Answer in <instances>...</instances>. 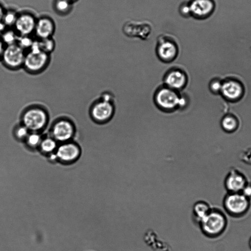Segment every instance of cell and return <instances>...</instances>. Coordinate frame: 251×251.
I'll return each instance as SVG.
<instances>
[{"label": "cell", "instance_id": "1", "mask_svg": "<svg viewBox=\"0 0 251 251\" xmlns=\"http://www.w3.org/2000/svg\"><path fill=\"white\" fill-rule=\"evenodd\" d=\"M112 94L104 91L100 98L94 102L90 108V116L93 120L99 125L109 122L115 113V106Z\"/></svg>", "mask_w": 251, "mask_h": 251}, {"label": "cell", "instance_id": "2", "mask_svg": "<svg viewBox=\"0 0 251 251\" xmlns=\"http://www.w3.org/2000/svg\"><path fill=\"white\" fill-rule=\"evenodd\" d=\"M180 45L177 38L169 33L159 35L155 47V54L162 62L169 63L175 60L180 54Z\"/></svg>", "mask_w": 251, "mask_h": 251}, {"label": "cell", "instance_id": "3", "mask_svg": "<svg viewBox=\"0 0 251 251\" xmlns=\"http://www.w3.org/2000/svg\"><path fill=\"white\" fill-rule=\"evenodd\" d=\"M199 224L205 236L213 238L220 236L224 232L227 226V219L221 210L211 208L208 214Z\"/></svg>", "mask_w": 251, "mask_h": 251}, {"label": "cell", "instance_id": "4", "mask_svg": "<svg viewBox=\"0 0 251 251\" xmlns=\"http://www.w3.org/2000/svg\"><path fill=\"white\" fill-rule=\"evenodd\" d=\"M180 98L179 92L164 85L157 88L153 96L155 105L159 109L166 112H173L178 109Z\"/></svg>", "mask_w": 251, "mask_h": 251}, {"label": "cell", "instance_id": "5", "mask_svg": "<svg viewBox=\"0 0 251 251\" xmlns=\"http://www.w3.org/2000/svg\"><path fill=\"white\" fill-rule=\"evenodd\" d=\"M48 114L40 107H32L26 110L22 116V124L30 131L39 132L47 125Z\"/></svg>", "mask_w": 251, "mask_h": 251}, {"label": "cell", "instance_id": "6", "mask_svg": "<svg viewBox=\"0 0 251 251\" xmlns=\"http://www.w3.org/2000/svg\"><path fill=\"white\" fill-rule=\"evenodd\" d=\"M223 206L230 215L239 217L245 215L250 207V200L241 193H228L223 201Z\"/></svg>", "mask_w": 251, "mask_h": 251}, {"label": "cell", "instance_id": "7", "mask_svg": "<svg viewBox=\"0 0 251 251\" xmlns=\"http://www.w3.org/2000/svg\"><path fill=\"white\" fill-rule=\"evenodd\" d=\"M50 54L41 50H28L25 52L23 67L31 73H38L48 65Z\"/></svg>", "mask_w": 251, "mask_h": 251}, {"label": "cell", "instance_id": "8", "mask_svg": "<svg viewBox=\"0 0 251 251\" xmlns=\"http://www.w3.org/2000/svg\"><path fill=\"white\" fill-rule=\"evenodd\" d=\"M75 132L74 124L67 119H60L52 125L50 135L58 143H62L72 141Z\"/></svg>", "mask_w": 251, "mask_h": 251}, {"label": "cell", "instance_id": "9", "mask_svg": "<svg viewBox=\"0 0 251 251\" xmlns=\"http://www.w3.org/2000/svg\"><path fill=\"white\" fill-rule=\"evenodd\" d=\"M25 52L17 44L6 46L1 59L7 67L18 69L23 67Z\"/></svg>", "mask_w": 251, "mask_h": 251}, {"label": "cell", "instance_id": "10", "mask_svg": "<svg viewBox=\"0 0 251 251\" xmlns=\"http://www.w3.org/2000/svg\"><path fill=\"white\" fill-rule=\"evenodd\" d=\"M162 82L164 85L180 92L186 87L188 82V77L182 70L173 67L165 73Z\"/></svg>", "mask_w": 251, "mask_h": 251}, {"label": "cell", "instance_id": "11", "mask_svg": "<svg viewBox=\"0 0 251 251\" xmlns=\"http://www.w3.org/2000/svg\"><path fill=\"white\" fill-rule=\"evenodd\" d=\"M188 3L190 16L196 19L207 18L214 12L215 8L214 0H189Z\"/></svg>", "mask_w": 251, "mask_h": 251}, {"label": "cell", "instance_id": "12", "mask_svg": "<svg viewBox=\"0 0 251 251\" xmlns=\"http://www.w3.org/2000/svg\"><path fill=\"white\" fill-rule=\"evenodd\" d=\"M55 153L57 159L61 162L70 163L79 158L81 150L78 145L70 141L59 144Z\"/></svg>", "mask_w": 251, "mask_h": 251}, {"label": "cell", "instance_id": "13", "mask_svg": "<svg viewBox=\"0 0 251 251\" xmlns=\"http://www.w3.org/2000/svg\"><path fill=\"white\" fill-rule=\"evenodd\" d=\"M248 182L245 175L239 170L233 168L227 174L224 185L228 193H240Z\"/></svg>", "mask_w": 251, "mask_h": 251}, {"label": "cell", "instance_id": "14", "mask_svg": "<svg viewBox=\"0 0 251 251\" xmlns=\"http://www.w3.org/2000/svg\"><path fill=\"white\" fill-rule=\"evenodd\" d=\"M37 20L29 13L18 14L14 25V30L19 36H30L34 33Z\"/></svg>", "mask_w": 251, "mask_h": 251}, {"label": "cell", "instance_id": "15", "mask_svg": "<svg viewBox=\"0 0 251 251\" xmlns=\"http://www.w3.org/2000/svg\"><path fill=\"white\" fill-rule=\"evenodd\" d=\"M53 20L48 17H42L37 19L34 33L38 39L52 37L55 31Z\"/></svg>", "mask_w": 251, "mask_h": 251}, {"label": "cell", "instance_id": "16", "mask_svg": "<svg viewBox=\"0 0 251 251\" xmlns=\"http://www.w3.org/2000/svg\"><path fill=\"white\" fill-rule=\"evenodd\" d=\"M221 92L227 100H235L242 96L243 89L242 85L235 80H228L222 84Z\"/></svg>", "mask_w": 251, "mask_h": 251}, {"label": "cell", "instance_id": "17", "mask_svg": "<svg viewBox=\"0 0 251 251\" xmlns=\"http://www.w3.org/2000/svg\"><path fill=\"white\" fill-rule=\"evenodd\" d=\"M58 143L51 136L43 137L38 149L43 153L49 155L55 152Z\"/></svg>", "mask_w": 251, "mask_h": 251}, {"label": "cell", "instance_id": "18", "mask_svg": "<svg viewBox=\"0 0 251 251\" xmlns=\"http://www.w3.org/2000/svg\"><path fill=\"white\" fill-rule=\"evenodd\" d=\"M211 208L204 201H199L193 206V214L196 221L199 223L210 211Z\"/></svg>", "mask_w": 251, "mask_h": 251}, {"label": "cell", "instance_id": "19", "mask_svg": "<svg viewBox=\"0 0 251 251\" xmlns=\"http://www.w3.org/2000/svg\"><path fill=\"white\" fill-rule=\"evenodd\" d=\"M0 35V39L5 46L16 44L19 37L14 29L9 28Z\"/></svg>", "mask_w": 251, "mask_h": 251}, {"label": "cell", "instance_id": "20", "mask_svg": "<svg viewBox=\"0 0 251 251\" xmlns=\"http://www.w3.org/2000/svg\"><path fill=\"white\" fill-rule=\"evenodd\" d=\"M43 137L39 132L30 131L24 142L31 149L39 148Z\"/></svg>", "mask_w": 251, "mask_h": 251}, {"label": "cell", "instance_id": "21", "mask_svg": "<svg viewBox=\"0 0 251 251\" xmlns=\"http://www.w3.org/2000/svg\"><path fill=\"white\" fill-rule=\"evenodd\" d=\"M54 7L57 13L64 15L71 10L72 2L68 0H55Z\"/></svg>", "mask_w": 251, "mask_h": 251}, {"label": "cell", "instance_id": "22", "mask_svg": "<svg viewBox=\"0 0 251 251\" xmlns=\"http://www.w3.org/2000/svg\"><path fill=\"white\" fill-rule=\"evenodd\" d=\"M18 16V13L14 10L9 9L5 10L2 19V22L7 27H12L16 23Z\"/></svg>", "mask_w": 251, "mask_h": 251}, {"label": "cell", "instance_id": "23", "mask_svg": "<svg viewBox=\"0 0 251 251\" xmlns=\"http://www.w3.org/2000/svg\"><path fill=\"white\" fill-rule=\"evenodd\" d=\"M38 40L42 51L50 54L54 50L55 43L52 37Z\"/></svg>", "mask_w": 251, "mask_h": 251}, {"label": "cell", "instance_id": "24", "mask_svg": "<svg viewBox=\"0 0 251 251\" xmlns=\"http://www.w3.org/2000/svg\"><path fill=\"white\" fill-rule=\"evenodd\" d=\"M222 126L224 130L228 132L235 130L238 126L236 119L232 116L225 117L222 121Z\"/></svg>", "mask_w": 251, "mask_h": 251}, {"label": "cell", "instance_id": "25", "mask_svg": "<svg viewBox=\"0 0 251 251\" xmlns=\"http://www.w3.org/2000/svg\"><path fill=\"white\" fill-rule=\"evenodd\" d=\"M30 132V131L21 123L14 128V136L18 141L24 142Z\"/></svg>", "mask_w": 251, "mask_h": 251}, {"label": "cell", "instance_id": "26", "mask_svg": "<svg viewBox=\"0 0 251 251\" xmlns=\"http://www.w3.org/2000/svg\"><path fill=\"white\" fill-rule=\"evenodd\" d=\"M33 41L34 40L30 36L19 35L16 44L25 51V50H29Z\"/></svg>", "mask_w": 251, "mask_h": 251}, {"label": "cell", "instance_id": "27", "mask_svg": "<svg viewBox=\"0 0 251 251\" xmlns=\"http://www.w3.org/2000/svg\"><path fill=\"white\" fill-rule=\"evenodd\" d=\"M179 12L183 17H188L190 16V9L188 1L182 2L179 7Z\"/></svg>", "mask_w": 251, "mask_h": 251}, {"label": "cell", "instance_id": "28", "mask_svg": "<svg viewBox=\"0 0 251 251\" xmlns=\"http://www.w3.org/2000/svg\"><path fill=\"white\" fill-rule=\"evenodd\" d=\"M222 86V84L220 81L217 80L212 81L210 85L211 90L215 93L221 92Z\"/></svg>", "mask_w": 251, "mask_h": 251}, {"label": "cell", "instance_id": "29", "mask_svg": "<svg viewBox=\"0 0 251 251\" xmlns=\"http://www.w3.org/2000/svg\"><path fill=\"white\" fill-rule=\"evenodd\" d=\"M240 193L250 200L251 199V183L248 182Z\"/></svg>", "mask_w": 251, "mask_h": 251}, {"label": "cell", "instance_id": "30", "mask_svg": "<svg viewBox=\"0 0 251 251\" xmlns=\"http://www.w3.org/2000/svg\"><path fill=\"white\" fill-rule=\"evenodd\" d=\"M8 27L1 21L0 22V35L5 31Z\"/></svg>", "mask_w": 251, "mask_h": 251}, {"label": "cell", "instance_id": "31", "mask_svg": "<svg viewBox=\"0 0 251 251\" xmlns=\"http://www.w3.org/2000/svg\"><path fill=\"white\" fill-rule=\"evenodd\" d=\"M5 46L0 39V59L1 58Z\"/></svg>", "mask_w": 251, "mask_h": 251}, {"label": "cell", "instance_id": "32", "mask_svg": "<svg viewBox=\"0 0 251 251\" xmlns=\"http://www.w3.org/2000/svg\"><path fill=\"white\" fill-rule=\"evenodd\" d=\"M5 11L2 5L0 4V22L2 21Z\"/></svg>", "mask_w": 251, "mask_h": 251}, {"label": "cell", "instance_id": "33", "mask_svg": "<svg viewBox=\"0 0 251 251\" xmlns=\"http://www.w3.org/2000/svg\"><path fill=\"white\" fill-rule=\"evenodd\" d=\"M249 246H250V248L251 249V237L250 238V240H249Z\"/></svg>", "mask_w": 251, "mask_h": 251}, {"label": "cell", "instance_id": "34", "mask_svg": "<svg viewBox=\"0 0 251 251\" xmlns=\"http://www.w3.org/2000/svg\"><path fill=\"white\" fill-rule=\"evenodd\" d=\"M68 0L73 2V1H75L76 0Z\"/></svg>", "mask_w": 251, "mask_h": 251}]
</instances>
